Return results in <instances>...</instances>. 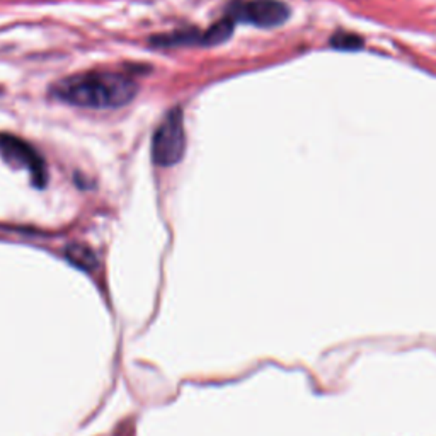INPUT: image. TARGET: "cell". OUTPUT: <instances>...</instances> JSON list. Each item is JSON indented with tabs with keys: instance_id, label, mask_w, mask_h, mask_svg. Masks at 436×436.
Segmentation results:
<instances>
[{
	"instance_id": "obj_2",
	"label": "cell",
	"mask_w": 436,
	"mask_h": 436,
	"mask_svg": "<svg viewBox=\"0 0 436 436\" xmlns=\"http://www.w3.org/2000/svg\"><path fill=\"white\" fill-rule=\"evenodd\" d=\"M186 148V135L183 124V113L179 108L171 109L160 121L152 139L153 162L169 167L183 159Z\"/></svg>"
},
{
	"instance_id": "obj_7",
	"label": "cell",
	"mask_w": 436,
	"mask_h": 436,
	"mask_svg": "<svg viewBox=\"0 0 436 436\" xmlns=\"http://www.w3.org/2000/svg\"><path fill=\"white\" fill-rule=\"evenodd\" d=\"M331 44H333L336 50H360L363 46V39L358 38L354 34H336L333 39H331Z\"/></svg>"
},
{
	"instance_id": "obj_1",
	"label": "cell",
	"mask_w": 436,
	"mask_h": 436,
	"mask_svg": "<svg viewBox=\"0 0 436 436\" xmlns=\"http://www.w3.org/2000/svg\"><path fill=\"white\" fill-rule=\"evenodd\" d=\"M136 84L130 75L118 72H87L60 80L53 96L60 101L82 108H118L136 96Z\"/></svg>"
},
{
	"instance_id": "obj_6",
	"label": "cell",
	"mask_w": 436,
	"mask_h": 436,
	"mask_svg": "<svg viewBox=\"0 0 436 436\" xmlns=\"http://www.w3.org/2000/svg\"><path fill=\"white\" fill-rule=\"evenodd\" d=\"M67 257L74 262L75 266L82 269H92L96 268L98 264V259H96L94 252L91 249L86 248V245H80V244H72L70 248L67 249Z\"/></svg>"
},
{
	"instance_id": "obj_3",
	"label": "cell",
	"mask_w": 436,
	"mask_h": 436,
	"mask_svg": "<svg viewBox=\"0 0 436 436\" xmlns=\"http://www.w3.org/2000/svg\"><path fill=\"white\" fill-rule=\"evenodd\" d=\"M290 15L288 6L280 0H249L230 6L229 18L236 23H249L259 27H273L283 24Z\"/></svg>"
},
{
	"instance_id": "obj_4",
	"label": "cell",
	"mask_w": 436,
	"mask_h": 436,
	"mask_svg": "<svg viewBox=\"0 0 436 436\" xmlns=\"http://www.w3.org/2000/svg\"><path fill=\"white\" fill-rule=\"evenodd\" d=\"M0 155L15 167L30 172L31 179L38 188H43L46 183V171H44L41 157L23 140L11 135H0Z\"/></svg>"
},
{
	"instance_id": "obj_5",
	"label": "cell",
	"mask_w": 436,
	"mask_h": 436,
	"mask_svg": "<svg viewBox=\"0 0 436 436\" xmlns=\"http://www.w3.org/2000/svg\"><path fill=\"white\" fill-rule=\"evenodd\" d=\"M233 26H236V21L232 18H224L220 21L213 24L212 27L207 31V33L201 34V44H207V46H215V44H220L232 36L233 33Z\"/></svg>"
}]
</instances>
